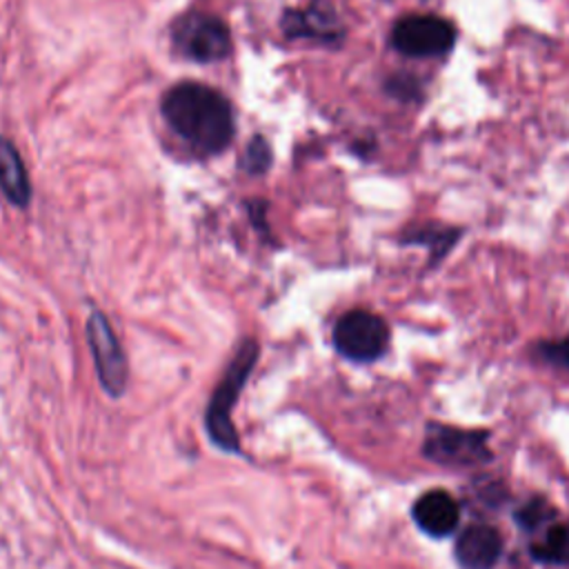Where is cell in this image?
<instances>
[{"mask_svg": "<svg viewBox=\"0 0 569 569\" xmlns=\"http://www.w3.org/2000/svg\"><path fill=\"white\" fill-rule=\"evenodd\" d=\"M553 520H558V509L542 496H531L513 511V522L525 533H540L545 527H549Z\"/></svg>", "mask_w": 569, "mask_h": 569, "instance_id": "5bb4252c", "label": "cell"}, {"mask_svg": "<svg viewBox=\"0 0 569 569\" xmlns=\"http://www.w3.org/2000/svg\"><path fill=\"white\" fill-rule=\"evenodd\" d=\"M489 436V429H465L445 422H427L422 456L449 469L480 467L493 458Z\"/></svg>", "mask_w": 569, "mask_h": 569, "instance_id": "3957f363", "label": "cell"}, {"mask_svg": "<svg viewBox=\"0 0 569 569\" xmlns=\"http://www.w3.org/2000/svg\"><path fill=\"white\" fill-rule=\"evenodd\" d=\"M87 342L93 356L96 373L109 396H122L129 380V365L124 349L102 311H91L87 320Z\"/></svg>", "mask_w": 569, "mask_h": 569, "instance_id": "52a82bcc", "label": "cell"}, {"mask_svg": "<svg viewBox=\"0 0 569 569\" xmlns=\"http://www.w3.org/2000/svg\"><path fill=\"white\" fill-rule=\"evenodd\" d=\"M529 556L540 565L569 567V520H553L529 542Z\"/></svg>", "mask_w": 569, "mask_h": 569, "instance_id": "4fadbf2b", "label": "cell"}, {"mask_svg": "<svg viewBox=\"0 0 569 569\" xmlns=\"http://www.w3.org/2000/svg\"><path fill=\"white\" fill-rule=\"evenodd\" d=\"M271 160H273L271 147H269L267 138L258 133L244 147V151H242V156L238 160V167L244 173H249V176H260V173H264L271 167Z\"/></svg>", "mask_w": 569, "mask_h": 569, "instance_id": "9a60e30c", "label": "cell"}, {"mask_svg": "<svg viewBox=\"0 0 569 569\" xmlns=\"http://www.w3.org/2000/svg\"><path fill=\"white\" fill-rule=\"evenodd\" d=\"M458 40V29L438 13H405L389 31V47L411 60L445 58Z\"/></svg>", "mask_w": 569, "mask_h": 569, "instance_id": "277c9868", "label": "cell"}, {"mask_svg": "<svg viewBox=\"0 0 569 569\" xmlns=\"http://www.w3.org/2000/svg\"><path fill=\"white\" fill-rule=\"evenodd\" d=\"M531 351L536 360L569 371V331L556 340H538Z\"/></svg>", "mask_w": 569, "mask_h": 569, "instance_id": "2e32d148", "label": "cell"}, {"mask_svg": "<svg viewBox=\"0 0 569 569\" xmlns=\"http://www.w3.org/2000/svg\"><path fill=\"white\" fill-rule=\"evenodd\" d=\"M0 191L18 209H27L31 202V180L27 167L9 138H0Z\"/></svg>", "mask_w": 569, "mask_h": 569, "instance_id": "7c38bea8", "label": "cell"}, {"mask_svg": "<svg viewBox=\"0 0 569 569\" xmlns=\"http://www.w3.org/2000/svg\"><path fill=\"white\" fill-rule=\"evenodd\" d=\"M176 51L193 62H220L231 53V31L222 18L207 11H184L171 22Z\"/></svg>", "mask_w": 569, "mask_h": 569, "instance_id": "5b68a950", "label": "cell"}, {"mask_svg": "<svg viewBox=\"0 0 569 569\" xmlns=\"http://www.w3.org/2000/svg\"><path fill=\"white\" fill-rule=\"evenodd\" d=\"M413 525L429 538H447L460 525V502L445 489L422 491L411 505Z\"/></svg>", "mask_w": 569, "mask_h": 569, "instance_id": "30bf717a", "label": "cell"}, {"mask_svg": "<svg viewBox=\"0 0 569 569\" xmlns=\"http://www.w3.org/2000/svg\"><path fill=\"white\" fill-rule=\"evenodd\" d=\"M502 533L489 522H469L456 536L453 558L460 569H496L502 558Z\"/></svg>", "mask_w": 569, "mask_h": 569, "instance_id": "9c48e42d", "label": "cell"}, {"mask_svg": "<svg viewBox=\"0 0 569 569\" xmlns=\"http://www.w3.org/2000/svg\"><path fill=\"white\" fill-rule=\"evenodd\" d=\"M331 340L342 358L367 365L387 353L391 331L382 316L369 309H349L336 320Z\"/></svg>", "mask_w": 569, "mask_h": 569, "instance_id": "8992f818", "label": "cell"}, {"mask_svg": "<svg viewBox=\"0 0 569 569\" xmlns=\"http://www.w3.org/2000/svg\"><path fill=\"white\" fill-rule=\"evenodd\" d=\"M465 229L462 227H453V224H445V222H420V224H411L400 233V244H409V247H422L429 251V269L438 267L449 251L460 242Z\"/></svg>", "mask_w": 569, "mask_h": 569, "instance_id": "8fae6325", "label": "cell"}, {"mask_svg": "<svg viewBox=\"0 0 569 569\" xmlns=\"http://www.w3.org/2000/svg\"><path fill=\"white\" fill-rule=\"evenodd\" d=\"M385 91L400 100V102H418L422 100V84L416 76L411 73H393L385 82Z\"/></svg>", "mask_w": 569, "mask_h": 569, "instance_id": "e0dca14e", "label": "cell"}, {"mask_svg": "<svg viewBox=\"0 0 569 569\" xmlns=\"http://www.w3.org/2000/svg\"><path fill=\"white\" fill-rule=\"evenodd\" d=\"M280 27L291 40H313L325 47H340L347 36L345 22L327 0H311L305 7L287 9Z\"/></svg>", "mask_w": 569, "mask_h": 569, "instance_id": "ba28073f", "label": "cell"}, {"mask_svg": "<svg viewBox=\"0 0 569 569\" xmlns=\"http://www.w3.org/2000/svg\"><path fill=\"white\" fill-rule=\"evenodd\" d=\"M160 111L169 129L200 156H216L233 140L231 102L213 87L191 80L178 82L162 96Z\"/></svg>", "mask_w": 569, "mask_h": 569, "instance_id": "6da1fadb", "label": "cell"}, {"mask_svg": "<svg viewBox=\"0 0 569 569\" xmlns=\"http://www.w3.org/2000/svg\"><path fill=\"white\" fill-rule=\"evenodd\" d=\"M258 353H260V347L251 338L238 347L224 376L220 378L218 387L213 389V396L207 407V433L218 449L229 451V453L240 451V438L231 422V409H233V405H236V400L258 360Z\"/></svg>", "mask_w": 569, "mask_h": 569, "instance_id": "7a4b0ae2", "label": "cell"}]
</instances>
